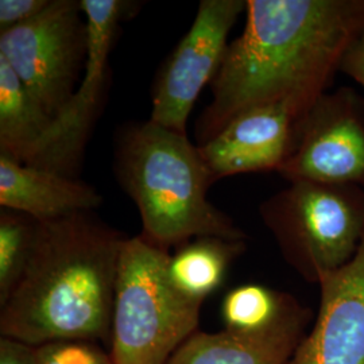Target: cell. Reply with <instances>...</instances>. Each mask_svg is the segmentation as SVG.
Returning <instances> with one entry per match:
<instances>
[{"instance_id":"19","label":"cell","mask_w":364,"mask_h":364,"mask_svg":"<svg viewBox=\"0 0 364 364\" xmlns=\"http://www.w3.org/2000/svg\"><path fill=\"white\" fill-rule=\"evenodd\" d=\"M49 3L50 0H0V33L36 18Z\"/></svg>"},{"instance_id":"2","label":"cell","mask_w":364,"mask_h":364,"mask_svg":"<svg viewBox=\"0 0 364 364\" xmlns=\"http://www.w3.org/2000/svg\"><path fill=\"white\" fill-rule=\"evenodd\" d=\"M126 239L93 212L39 221L26 270L0 306L1 338L33 347L66 340L109 343Z\"/></svg>"},{"instance_id":"13","label":"cell","mask_w":364,"mask_h":364,"mask_svg":"<svg viewBox=\"0 0 364 364\" xmlns=\"http://www.w3.org/2000/svg\"><path fill=\"white\" fill-rule=\"evenodd\" d=\"M103 203L96 189L76 177L25 165L0 154V205L37 221L93 212Z\"/></svg>"},{"instance_id":"18","label":"cell","mask_w":364,"mask_h":364,"mask_svg":"<svg viewBox=\"0 0 364 364\" xmlns=\"http://www.w3.org/2000/svg\"><path fill=\"white\" fill-rule=\"evenodd\" d=\"M37 364H117L97 343L66 340L36 348Z\"/></svg>"},{"instance_id":"6","label":"cell","mask_w":364,"mask_h":364,"mask_svg":"<svg viewBox=\"0 0 364 364\" xmlns=\"http://www.w3.org/2000/svg\"><path fill=\"white\" fill-rule=\"evenodd\" d=\"M76 0H50L19 26L0 33V55L43 111L58 117L77 90L87 60V21Z\"/></svg>"},{"instance_id":"4","label":"cell","mask_w":364,"mask_h":364,"mask_svg":"<svg viewBox=\"0 0 364 364\" xmlns=\"http://www.w3.org/2000/svg\"><path fill=\"white\" fill-rule=\"evenodd\" d=\"M170 254L142 235L127 237L119 260L111 323L117 364H166L197 332L203 302L170 279Z\"/></svg>"},{"instance_id":"21","label":"cell","mask_w":364,"mask_h":364,"mask_svg":"<svg viewBox=\"0 0 364 364\" xmlns=\"http://www.w3.org/2000/svg\"><path fill=\"white\" fill-rule=\"evenodd\" d=\"M36 348L13 338H0V364H37Z\"/></svg>"},{"instance_id":"20","label":"cell","mask_w":364,"mask_h":364,"mask_svg":"<svg viewBox=\"0 0 364 364\" xmlns=\"http://www.w3.org/2000/svg\"><path fill=\"white\" fill-rule=\"evenodd\" d=\"M340 72L355 80L364 88V28L344 53Z\"/></svg>"},{"instance_id":"11","label":"cell","mask_w":364,"mask_h":364,"mask_svg":"<svg viewBox=\"0 0 364 364\" xmlns=\"http://www.w3.org/2000/svg\"><path fill=\"white\" fill-rule=\"evenodd\" d=\"M304 117L289 105H259L235 117L216 136L198 146L212 182L243 173H278Z\"/></svg>"},{"instance_id":"16","label":"cell","mask_w":364,"mask_h":364,"mask_svg":"<svg viewBox=\"0 0 364 364\" xmlns=\"http://www.w3.org/2000/svg\"><path fill=\"white\" fill-rule=\"evenodd\" d=\"M39 221L25 213L0 212V306L11 296L31 258Z\"/></svg>"},{"instance_id":"10","label":"cell","mask_w":364,"mask_h":364,"mask_svg":"<svg viewBox=\"0 0 364 364\" xmlns=\"http://www.w3.org/2000/svg\"><path fill=\"white\" fill-rule=\"evenodd\" d=\"M318 287L314 324L287 364H364V236L355 257Z\"/></svg>"},{"instance_id":"12","label":"cell","mask_w":364,"mask_h":364,"mask_svg":"<svg viewBox=\"0 0 364 364\" xmlns=\"http://www.w3.org/2000/svg\"><path fill=\"white\" fill-rule=\"evenodd\" d=\"M312 320V309L287 293L270 324L212 333L197 331L166 364H287Z\"/></svg>"},{"instance_id":"7","label":"cell","mask_w":364,"mask_h":364,"mask_svg":"<svg viewBox=\"0 0 364 364\" xmlns=\"http://www.w3.org/2000/svg\"><path fill=\"white\" fill-rule=\"evenodd\" d=\"M287 182L364 191V97L350 87L328 91L299 122L294 146L278 170Z\"/></svg>"},{"instance_id":"3","label":"cell","mask_w":364,"mask_h":364,"mask_svg":"<svg viewBox=\"0 0 364 364\" xmlns=\"http://www.w3.org/2000/svg\"><path fill=\"white\" fill-rule=\"evenodd\" d=\"M114 171L139 209L141 235L156 247L169 252L201 236L246 242V232L207 198L213 182L186 134L150 119L123 127Z\"/></svg>"},{"instance_id":"1","label":"cell","mask_w":364,"mask_h":364,"mask_svg":"<svg viewBox=\"0 0 364 364\" xmlns=\"http://www.w3.org/2000/svg\"><path fill=\"white\" fill-rule=\"evenodd\" d=\"M363 28L364 0H247L246 26L228 43L197 120V146L254 107L289 105L304 117Z\"/></svg>"},{"instance_id":"17","label":"cell","mask_w":364,"mask_h":364,"mask_svg":"<svg viewBox=\"0 0 364 364\" xmlns=\"http://www.w3.org/2000/svg\"><path fill=\"white\" fill-rule=\"evenodd\" d=\"M287 293L258 284L231 289L221 302V318L230 329H258L281 311Z\"/></svg>"},{"instance_id":"8","label":"cell","mask_w":364,"mask_h":364,"mask_svg":"<svg viewBox=\"0 0 364 364\" xmlns=\"http://www.w3.org/2000/svg\"><path fill=\"white\" fill-rule=\"evenodd\" d=\"M246 9L247 0L200 1L189 31L158 73L150 120L186 134L197 97L216 76L228 46V34Z\"/></svg>"},{"instance_id":"9","label":"cell","mask_w":364,"mask_h":364,"mask_svg":"<svg viewBox=\"0 0 364 364\" xmlns=\"http://www.w3.org/2000/svg\"><path fill=\"white\" fill-rule=\"evenodd\" d=\"M87 21L88 45L81 81L72 100L53 120L45 142L31 166L75 177L92 126L103 105L108 58L117 26L126 10L122 0H80Z\"/></svg>"},{"instance_id":"5","label":"cell","mask_w":364,"mask_h":364,"mask_svg":"<svg viewBox=\"0 0 364 364\" xmlns=\"http://www.w3.org/2000/svg\"><path fill=\"white\" fill-rule=\"evenodd\" d=\"M287 264L317 284L346 266L364 236V191L321 182H289L259 207Z\"/></svg>"},{"instance_id":"15","label":"cell","mask_w":364,"mask_h":364,"mask_svg":"<svg viewBox=\"0 0 364 364\" xmlns=\"http://www.w3.org/2000/svg\"><path fill=\"white\" fill-rule=\"evenodd\" d=\"M246 250L245 240L201 236L170 255V279L182 294L204 302L223 285L228 269Z\"/></svg>"},{"instance_id":"14","label":"cell","mask_w":364,"mask_h":364,"mask_svg":"<svg viewBox=\"0 0 364 364\" xmlns=\"http://www.w3.org/2000/svg\"><path fill=\"white\" fill-rule=\"evenodd\" d=\"M53 120L0 55V154L31 165Z\"/></svg>"}]
</instances>
